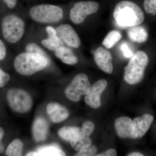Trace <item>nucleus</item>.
<instances>
[{
  "instance_id": "obj_20",
  "label": "nucleus",
  "mask_w": 156,
  "mask_h": 156,
  "mask_svg": "<svg viewBox=\"0 0 156 156\" xmlns=\"http://www.w3.org/2000/svg\"><path fill=\"white\" fill-rule=\"evenodd\" d=\"M81 128L76 127H64L58 131L60 137L66 141H70L80 134Z\"/></svg>"
},
{
  "instance_id": "obj_5",
  "label": "nucleus",
  "mask_w": 156,
  "mask_h": 156,
  "mask_svg": "<svg viewBox=\"0 0 156 156\" xmlns=\"http://www.w3.org/2000/svg\"><path fill=\"white\" fill-rule=\"evenodd\" d=\"M25 24L20 17L15 15L5 16L2 21L3 36L7 41L15 44L21 39L24 33Z\"/></svg>"
},
{
  "instance_id": "obj_10",
  "label": "nucleus",
  "mask_w": 156,
  "mask_h": 156,
  "mask_svg": "<svg viewBox=\"0 0 156 156\" xmlns=\"http://www.w3.org/2000/svg\"><path fill=\"white\" fill-rule=\"evenodd\" d=\"M108 83L105 80L98 81L90 87L89 92L85 98L86 103L92 108L98 109L101 105V96L107 87Z\"/></svg>"
},
{
  "instance_id": "obj_27",
  "label": "nucleus",
  "mask_w": 156,
  "mask_h": 156,
  "mask_svg": "<svg viewBox=\"0 0 156 156\" xmlns=\"http://www.w3.org/2000/svg\"><path fill=\"white\" fill-rule=\"evenodd\" d=\"M97 152V148L95 146H90L89 147L79 151L76 154L77 156H95Z\"/></svg>"
},
{
  "instance_id": "obj_24",
  "label": "nucleus",
  "mask_w": 156,
  "mask_h": 156,
  "mask_svg": "<svg viewBox=\"0 0 156 156\" xmlns=\"http://www.w3.org/2000/svg\"><path fill=\"white\" fill-rule=\"evenodd\" d=\"M81 128V134L85 136H90L95 130V125L90 121L83 123Z\"/></svg>"
},
{
  "instance_id": "obj_33",
  "label": "nucleus",
  "mask_w": 156,
  "mask_h": 156,
  "mask_svg": "<svg viewBox=\"0 0 156 156\" xmlns=\"http://www.w3.org/2000/svg\"><path fill=\"white\" fill-rule=\"evenodd\" d=\"M9 9H14L17 5V0H3Z\"/></svg>"
},
{
  "instance_id": "obj_34",
  "label": "nucleus",
  "mask_w": 156,
  "mask_h": 156,
  "mask_svg": "<svg viewBox=\"0 0 156 156\" xmlns=\"http://www.w3.org/2000/svg\"><path fill=\"white\" fill-rule=\"evenodd\" d=\"M128 156H143L144 155L140 153L137 152H134L131 153V154H128Z\"/></svg>"
},
{
  "instance_id": "obj_9",
  "label": "nucleus",
  "mask_w": 156,
  "mask_h": 156,
  "mask_svg": "<svg viewBox=\"0 0 156 156\" xmlns=\"http://www.w3.org/2000/svg\"><path fill=\"white\" fill-rule=\"evenodd\" d=\"M57 35L63 43L69 47L80 48L81 41L76 32L69 24H62L56 29Z\"/></svg>"
},
{
  "instance_id": "obj_4",
  "label": "nucleus",
  "mask_w": 156,
  "mask_h": 156,
  "mask_svg": "<svg viewBox=\"0 0 156 156\" xmlns=\"http://www.w3.org/2000/svg\"><path fill=\"white\" fill-rule=\"evenodd\" d=\"M30 15L34 21L40 23H55L63 18V11L54 5L42 4L34 6L30 10Z\"/></svg>"
},
{
  "instance_id": "obj_28",
  "label": "nucleus",
  "mask_w": 156,
  "mask_h": 156,
  "mask_svg": "<svg viewBox=\"0 0 156 156\" xmlns=\"http://www.w3.org/2000/svg\"><path fill=\"white\" fill-rule=\"evenodd\" d=\"M10 80V76L3 70L0 69V88H3L9 83Z\"/></svg>"
},
{
  "instance_id": "obj_19",
  "label": "nucleus",
  "mask_w": 156,
  "mask_h": 156,
  "mask_svg": "<svg viewBox=\"0 0 156 156\" xmlns=\"http://www.w3.org/2000/svg\"><path fill=\"white\" fill-rule=\"evenodd\" d=\"M58 146L51 145L40 148L37 152H32L27 154V156H65Z\"/></svg>"
},
{
  "instance_id": "obj_30",
  "label": "nucleus",
  "mask_w": 156,
  "mask_h": 156,
  "mask_svg": "<svg viewBox=\"0 0 156 156\" xmlns=\"http://www.w3.org/2000/svg\"><path fill=\"white\" fill-rule=\"evenodd\" d=\"M6 55V48L4 42L0 39V61L3 60Z\"/></svg>"
},
{
  "instance_id": "obj_13",
  "label": "nucleus",
  "mask_w": 156,
  "mask_h": 156,
  "mask_svg": "<svg viewBox=\"0 0 156 156\" xmlns=\"http://www.w3.org/2000/svg\"><path fill=\"white\" fill-rule=\"evenodd\" d=\"M47 113L53 123L63 122L69 116V112L64 106L56 103L48 104L47 107Z\"/></svg>"
},
{
  "instance_id": "obj_32",
  "label": "nucleus",
  "mask_w": 156,
  "mask_h": 156,
  "mask_svg": "<svg viewBox=\"0 0 156 156\" xmlns=\"http://www.w3.org/2000/svg\"><path fill=\"white\" fill-rule=\"evenodd\" d=\"M5 134V131L2 128L0 127V154H2L5 151V146L2 142V140Z\"/></svg>"
},
{
  "instance_id": "obj_29",
  "label": "nucleus",
  "mask_w": 156,
  "mask_h": 156,
  "mask_svg": "<svg viewBox=\"0 0 156 156\" xmlns=\"http://www.w3.org/2000/svg\"><path fill=\"white\" fill-rule=\"evenodd\" d=\"M121 49L123 55L126 58H131L134 55V53H133L126 42H123L122 44H121Z\"/></svg>"
},
{
  "instance_id": "obj_6",
  "label": "nucleus",
  "mask_w": 156,
  "mask_h": 156,
  "mask_svg": "<svg viewBox=\"0 0 156 156\" xmlns=\"http://www.w3.org/2000/svg\"><path fill=\"white\" fill-rule=\"evenodd\" d=\"M7 98L9 106L17 112L26 113L32 107V99L30 95L22 89H10L7 93Z\"/></svg>"
},
{
  "instance_id": "obj_11",
  "label": "nucleus",
  "mask_w": 156,
  "mask_h": 156,
  "mask_svg": "<svg viewBox=\"0 0 156 156\" xmlns=\"http://www.w3.org/2000/svg\"><path fill=\"white\" fill-rule=\"evenodd\" d=\"M115 127L118 136L122 138H137L133 121L128 117H119L115 120Z\"/></svg>"
},
{
  "instance_id": "obj_25",
  "label": "nucleus",
  "mask_w": 156,
  "mask_h": 156,
  "mask_svg": "<svg viewBox=\"0 0 156 156\" xmlns=\"http://www.w3.org/2000/svg\"><path fill=\"white\" fill-rule=\"evenodd\" d=\"M144 7L147 13L152 15L156 14V0H144Z\"/></svg>"
},
{
  "instance_id": "obj_31",
  "label": "nucleus",
  "mask_w": 156,
  "mask_h": 156,
  "mask_svg": "<svg viewBox=\"0 0 156 156\" xmlns=\"http://www.w3.org/2000/svg\"><path fill=\"white\" fill-rule=\"evenodd\" d=\"M117 155V151L114 149H109L98 154L96 155L97 156H115Z\"/></svg>"
},
{
  "instance_id": "obj_2",
  "label": "nucleus",
  "mask_w": 156,
  "mask_h": 156,
  "mask_svg": "<svg viewBox=\"0 0 156 156\" xmlns=\"http://www.w3.org/2000/svg\"><path fill=\"white\" fill-rule=\"evenodd\" d=\"M49 62V58L44 55L27 52L16 56L14 66L20 74L28 76L44 69Z\"/></svg>"
},
{
  "instance_id": "obj_21",
  "label": "nucleus",
  "mask_w": 156,
  "mask_h": 156,
  "mask_svg": "<svg viewBox=\"0 0 156 156\" xmlns=\"http://www.w3.org/2000/svg\"><path fill=\"white\" fill-rule=\"evenodd\" d=\"M71 146L75 150L80 151L92 145V140L90 136L80 134L75 139L70 141Z\"/></svg>"
},
{
  "instance_id": "obj_18",
  "label": "nucleus",
  "mask_w": 156,
  "mask_h": 156,
  "mask_svg": "<svg viewBox=\"0 0 156 156\" xmlns=\"http://www.w3.org/2000/svg\"><path fill=\"white\" fill-rule=\"evenodd\" d=\"M128 36L133 42L139 44L145 43L148 38L147 30L143 27L134 26L128 30Z\"/></svg>"
},
{
  "instance_id": "obj_8",
  "label": "nucleus",
  "mask_w": 156,
  "mask_h": 156,
  "mask_svg": "<svg viewBox=\"0 0 156 156\" xmlns=\"http://www.w3.org/2000/svg\"><path fill=\"white\" fill-rule=\"evenodd\" d=\"M99 8L98 3L93 1L78 2L70 11V19L74 24H81L87 16L96 13Z\"/></svg>"
},
{
  "instance_id": "obj_16",
  "label": "nucleus",
  "mask_w": 156,
  "mask_h": 156,
  "mask_svg": "<svg viewBox=\"0 0 156 156\" xmlns=\"http://www.w3.org/2000/svg\"><path fill=\"white\" fill-rule=\"evenodd\" d=\"M46 30L48 34V38L42 40V44L50 50H55L62 44V41L57 35L56 29L51 26L46 27Z\"/></svg>"
},
{
  "instance_id": "obj_23",
  "label": "nucleus",
  "mask_w": 156,
  "mask_h": 156,
  "mask_svg": "<svg viewBox=\"0 0 156 156\" xmlns=\"http://www.w3.org/2000/svg\"><path fill=\"white\" fill-rule=\"evenodd\" d=\"M23 144L19 139H15L10 144L6 151V155L17 156L22 155Z\"/></svg>"
},
{
  "instance_id": "obj_26",
  "label": "nucleus",
  "mask_w": 156,
  "mask_h": 156,
  "mask_svg": "<svg viewBox=\"0 0 156 156\" xmlns=\"http://www.w3.org/2000/svg\"><path fill=\"white\" fill-rule=\"evenodd\" d=\"M26 51L27 52L38 53V54L44 55V56L49 58L48 55L46 54L44 51L42 50L38 45L34 44V43H30V44H28L26 47Z\"/></svg>"
},
{
  "instance_id": "obj_7",
  "label": "nucleus",
  "mask_w": 156,
  "mask_h": 156,
  "mask_svg": "<svg viewBox=\"0 0 156 156\" xmlns=\"http://www.w3.org/2000/svg\"><path fill=\"white\" fill-rule=\"evenodd\" d=\"M90 83L88 76L85 74H79L76 76L71 83L66 89V96L73 102H78L83 95L88 94Z\"/></svg>"
},
{
  "instance_id": "obj_22",
  "label": "nucleus",
  "mask_w": 156,
  "mask_h": 156,
  "mask_svg": "<svg viewBox=\"0 0 156 156\" xmlns=\"http://www.w3.org/2000/svg\"><path fill=\"white\" fill-rule=\"evenodd\" d=\"M122 37V34L119 32L115 30L111 31L104 39L102 45L107 49H111L116 44Z\"/></svg>"
},
{
  "instance_id": "obj_15",
  "label": "nucleus",
  "mask_w": 156,
  "mask_h": 156,
  "mask_svg": "<svg viewBox=\"0 0 156 156\" xmlns=\"http://www.w3.org/2000/svg\"><path fill=\"white\" fill-rule=\"evenodd\" d=\"M49 130V125L47 121L42 118L37 119L33 126V134L37 141L45 140L47 138Z\"/></svg>"
},
{
  "instance_id": "obj_3",
  "label": "nucleus",
  "mask_w": 156,
  "mask_h": 156,
  "mask_svg": "<svg viewBox=\"0 0 156 156\" xmlns=\"http://www.w3.org/2000/svg\"><path fill=\"white\" fill-rule=\"evenodd\" d=\"M148 62V57L144 51L140 50L134 53L125 69L124 78L126 83L131 85L140 83Z\"/></svg>"
},
{
  "instance_id": "obj_17",
  "label": "nucleus",
  "mask_w": 156,
  "mask_h": 156,
  "mask_svg": "<svg viewBox=\"0 0 156 156\" xmlns=\"http://www.w3.org/2000/svg\"><path fill=\"white\" fill-rule=\"evenodd\" d=\"M55 54L65 64L73 65L78 62L77 57L72 50L64 46H60L56 48L55 50Z\"/></svg>"
},
{
  "instance_id": "obj_12",
  "label": "nucleus",
  "mask_w": 156,
  "mask_h": 156,
  "mask_svg": "<svg viewBox=\"0 0 156 156\" xmlns=\"http://www.w3.org/2000/svg\"><path fill=\"white\" fill-rule=\"evenodd\" d=\"M94 59L98 66L104 72L110 74L113 71L112 56L111 52L102 47H99L94 53Z\"/></svg>"
},
{
  "instance_id": "obj_1",
  "label": "nucleus",
  "mask_w": 156,
  "mask_h": 156,
  "mask_svg": "<svg viewBox=\"0 0 156 156\" xmlns=\"http://www.w3.org/2000/svg\"><path fill=\"white\" fill-rule=\"evenodd\" d=\"M113 16L119 25L129 27L141 24L145 18L139 6L128 1H122L117 4L114 10Z\"/></svg>"
},
{
  "instance_id": "obj_14",
  "label": "nucleus",
  "mask_w": 156,
  "mask_h": 156,
  "mask_svg": "<svg viewBox=\"0 0 156 156\" xmlns=\"http://www.w3.org/2000/svg\"><path fill=\"white\" fill-rule=\"evenodd\" d=\"M154 120V117L152 115L145 114L133 120L137 138H141L145 135L150 128Z\"/></svg>"
}]
</instances>
